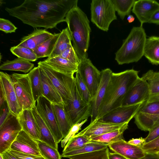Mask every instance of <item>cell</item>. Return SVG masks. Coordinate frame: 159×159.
<instances>
[{
  "label": "cell",
  "mask_w": 159,
  "mask_h": 159,
  "mask_svg": "<svg viewBox=\"0 0 159 159\" xmlns=\"http://www.w3.org/2000/svg\"><path fill=\"white\" fill-rule=\"evenodd\" d=\"M77 0H25L19 6L6 7L9 14L34 28L52 29L65 22L70 10Z\"/></svg>",
  "instance_id": "obj_1"
},
{
  "label": "cell",
  "mask_w": 159,
  "mask_h": 159,
  "mask_svg": "<svg viewBox=\"0 0 159 159\" xmlns=\"http://www.w3.org/2000/svg\"><path fill=\"white\" fill-rule=\"evenodd\" d=\"M139 77L138 71L133 69L113 72L95 120L121 107L126 94Z\"/></svg>",
  "instance_id": "obj_2"
},
{
  "label": "cell",
  "mask_w": 159,
  "mask_h": 159,
  "mask_svg": "<svg viewBox=\"0 0 159 159\" xmlns=\"http://www.w3.org/2000/svg\"><path fill=\"white\" fill-rule=\"evenodd\" d=\"M65 22L70 34L73 47L80 60L88 58L87 51L91 29L86 14L77 5L68 12Z\"/></svg>",
  "instance_id": "obj_3"
},
{
  "label": "cell",
  "mask_w": 159,
  "mask_h": 159,
  "mask_svg": "<svg viewBox=\"0 0 159 159\" xmlns=\"http://www.w3.org/2000/svg\"><path fill=\"white\" fill-rule=\"evenodd\" d=\"M146 35L143 26L134 27L120 48L115 53L119 65L137 62L143 56Z\"/></svg>",
  "instance_id": "obj_4"
},
{
  "label": "cell",
  "mask_w": 159,
  "mask_h": 159,
  "mask_svg": "<svg viewBox=\"0 0 159 159\" xmlns=\"http://www.w3.org/2000/svg\"><path fill=\"white\" fill-rule=\"evenodd\" d=\"M74 78L71 79L69 89L70 98L64 104L65 110L73 126L91 116L90 104L86 102L81 98L77 89Z\"/></svg>",
  "instance_id": "obj_5"
},
{
  "label": "cell",
  "mask_w": 159,
  "mask_h": 159,
  "mask_svg": "<svg viewBox=\"0 0 159 159\" xmlns=\"http://www.w3.org/2000/svg\"><path fill=\"white\" fill-rule=\"evenodd\" d=\"M90 10L92 22L103 31H107L111 22L117 19L111 0H92Z\"/></svg>",
  "instance_id": "obj_6"
},
{
  "label": "cell",
  "mask_w": 159,
  "mask_h": 159,
  "mask_svg": "<svg viewBox=\"0 0 159 159\" xmlns=\"http://www.w3.org/2000/svg\"><path fill=\"white\" fill-rule=\"evenodd\" d=\"M10 76L21 109H32L36 103L27 74L14 73Z\"/></svg>",
  "instance_id": "obj_7"
},
{
  "label": "cell",
  "mask_w": 159,
  "mask_h": 159,
  "mask_svg": "<svg viewBox=\"0 0 159 159\" xmlns=\"http://www.w3.org/2000/svg\"><path fill=\"white\" fill-rule=\"evenodd\" d=\"M77 72L87 87L93 100L100 84L101 71L94 66L89 58H85L80 60Z\"/></svg>",
  "instance_id": "obj_8"
},
{
  "label": "cell",
  "mask_w": 159,
  "mask_h": 159,
  "mask_svg": "<svg viewBox=\"0 0 159 159\" xmlns=\"http://www.w3.org/2000/svg\"><path fill=\"white\" fill-rule=\"evenodd\" d=\"M22 129L18 116L11 112L0 126V154L10 148Z\"/></svg>",
  "instance_id": "obj_9"
},
{
  "label": "cell",
  "mask_w": 159,
  "mask_h": 159,
  "mask_svg": "<svg viewBox=\"0 0 159 159\" xmlns=\"http://www.w3.org/2000/svg\"><path fill=\"white\" fill-rule=\"evenodd\" d=\"M37 102L36 107L38 112L58 144L63 138L57 122L52 103L43 96L40 97Z\"/></svg>",
  "instance_id": "obj_10"
},
{
  "label": "cell",
  "mask_w": 159,
  "mask_h": 159,
  "mask_svg": "<svg viewBox=\"0 0 159 159\" xmlns=\"http://www.w3.org/2000/svg\"><path fill=\"white\" fill-rule=\"evenodd\" d=\"M38 64L50 79L65 104L70 98L69 84L71 77L54 70L45 64L43 61H39Z\"/></svg>",
  "instance_id": "obj_11"
},
{
  "label": "cell",
  "mask_w": 159,
  "mask_h": 159,
  "mask_svg": "<svg viewBox=\"0 0 159 159\" xmlns=\"http://www.w3.org/2000/svg\"><path fill=\"white\" fill-rule=\"evenodd\" d=\"M143 102L134 105L120 107L96 120L117 124L129 122L138 112Z\"/></svg>",
  "instance_id": "obj_12"
},
{
  "label": "cell",
  "mask_w": 159,
  "mask_h": 159,
  "mask_svg": "<svg viewBox=\"0 0 159 159\" xmlns=\"http://www.w3.org/2000/svg\"><path fill=\"white\" fill-rule=\"evenodd\" d=\"M149 95V90L147 82L141 77L136 83L126 94L121 106L137 104L145 101Z\"/></svg>",
  "instance_id": "obj_13"
},
{
  "label": "cell",
  "mask_w": 159,
  "mask_h": 159,
  "mask_svg": "<svg viewBox=\"0 0 159 159\" xmlns=\"http://www.w3.org/2000/svg\"><path fill=\"white\" fill-rule=\"evenodd\" d=\"M9 149L29 155L42 156L36 141L22 129L12 143Z\"/></svg>",
  "instance_id": "obj_14"
},
{
  "label": "cell",
  "mask_w": 159,
  "mask_h": 159,
  "mask_svg": "<svg viewBox=\"0 0 159 159\" xmlns=\"http://www.w3.org/2000/svg\"><path fill=\"white\" fill-rule=\"evenodd\" d=\"M112 73L109 68H107L101 71V78L100 84L96 95L90 103V123L94 121L97 117L100 105L104 98L107 88Z\"/></svg>",
  "instance_id": "obj_15"
},
{
  "label": "cell",
  "mask_w": 159,
  "mask_h": 159,
  "mask_svg": "<svg viewBox=\"0 0 159 159\" xmlns=\"http://www.w3.org/2000/svg\"><path fill=\"white\" fill-rule=\"evenodd\" d=\"M159 9V3L153 0L136 1L132 9L140 23V26L149 23L152 16Z\"/></svg>",
  "instance_id": "obj_16"
},
{
  "label": "cell",
  "mask_w": 159,
  "mask_h": 159,
  "mask_svg": "<svg viewBox=\"0 0 159 159\" xmlns=\"http://www.w3.org/2000/svg\"><path fill=\"white\" fill-rule=\"evenodd\" d=\"M126 123L117 124L95 120L90 123L87 126L73 137L84 135L90 139L95 137L119 129Z\"/></svg>",
  "instance_id": "obj_17"
},
{
  "label": "cell",
  "mask_w": 159,
  "mask_h": 159,
  "mask_svg": "<svg viewBox=\"0 0 159 159\" xmlns=\"http://www.w3.org/2000/svg\"><path fill=\"white\" fill-rule=\"evenodd\" d=\"M108 146L114 152L121 155L127 159H139L146 154L140 147L131 144L124 139L110 143Z\"/></svg>",
  "instance_id": "obj_18"
},
{
  "label": "cell",
  "mask_w": 159,
  "mask_h": 159,
  "mask_svg": "<svg viewBox=\"0 0 159 159\" xmlns=\"http://www.w3.org/2000/svg\"><path fill=\"white\" fill-rule=\"evenodd\" d=\"M0 80L2 83L5 91L6 101L11 111L18 116L22 110L18 103L10 75L1 71Z\"/></svg>",
  "instance_id": "obj_19"
},
{
  "label": "cell",
  "mask_w": 159,
  "mask_h": 159,
  "mask_svg": "<svg viewBox=\"0 0 159 159\" xmlns=\"http://www.w3.org/2000/svg\"><path fill=\"white\" fill-rule=\"evenodd\" d=\"M55 71L66 76L74 78V74L77 71L78 66L60 56L48 57L43 61Z\"/></svg>",
  "instance_id": "obj_20"
},
{
  "label": "cell",
  "mask_w": 159,
  "mask_h": 159,
  "mask_svg": "<svg viewBox=\"0 0 159 159\" xmlns=\"http://www.w3.org/2000/svg\"><path fill=\"white\" fill-rule=\"evenodd\" d=\"M18 117L22 130L34 140H40L38 125L32 109L23 110Z\"/></svg>",
  "instance_id": "obj_21"
},
{
  "label": "cell",
  "mask_w": 159,
  "mask_h": 159,
  "mask_svg": "<svg viewBox=\"0 0 159 159\" xmlns=\"http://www.w3.org/2000/svg\"><path fill=\"white\" fill-rule=\"evenodd\" d=\"M53 34L45 29H37L23 37L17 45L34 50L41 44L52 37Z\"/></svg>",
  "instance_id": "obj_22"
},
{
  "label": "cell",
  "mask_w": 159,
  "mask_h": 159,
  "mask_svg": "<svg viewBox=\"0 0 159 159\" xmlns=\"http://www.w3.org/2000/svg\"><path fill=\"white\" fill-rule=\"evenodd\" d=\"M39 67L41 76L43 96L52 104L64 103L61 95L50 79L42 69Z\"/></svg>",
  "instance_id": "obj_23"
},
{
  "label": "cell",
  "mask_w": 159,
  "mask_h": 159,
  "mask_svg": "<svg viewBox=\"0 0 159 159\" xmlns=\"http://www.w3.org/2000/svg\"><path fill=\"white\" fill-rule=\"evenodd\" d=\"M32 110L38 125L40 135L39 140L58 150V144L46 124L38 112L36 105L33 107Z\"/></svg>",
  "instance_id": "obj_24"
},
{
  "label": "cell",
  "mask_w": 159,
  "mask_h": 159,
  "mask_svg": "<svg viewBox=\"0 0 159 159\" xmlns=\"http://www.w3.org/2000/svg\"><path fill=\"white\" fill-rule=\"evenodd\" d=\"M57 122L63 139L67 135L72 126L65 110L64 103L52 104Z\"/></svg>",
  "instance_id": "obj_25"
},
{
  "label": "cell",
  "mask_w": 159,
  "mask_h": 159,
  "mask_svg": "<svg viewBox=\"0 0 159 159\" xmlns=\"http://www.w3.org/2000/svg\"><path fill=\"white\" fill-rule=\"evenodd\" d=\"M143 56L152 64L159 65V37L152 36L146 39Z\"/></svg>",
  "instance_id": "obj_26"
},
{
  "label": "cell",
  "mask_w": 159,
  "mask_h": 159,
  "mask_svg": "<svg viewBox=\"0 0 159 159\" xmlns=\"http://www.w3.org/2000/svg\"><path fill=\"white\" fill-rule=\"evenodd\" d=\"M34 64L30 61L17 58L10 61L7 60L0 66V69L22 72L26 73L34 67Z\"/></svg>",
  "instance_id": "obj_27"
},
{
  "label": "cell",
  "mask_w": 159,
  "mask_h": 159,
  "mask_svg": "<svg viewBox=\"0 0 159 159\" xmlns=\"http://www.w3.org/2000/svg\"><path fill=\"white\" fill-rule=\"evenodd\" d=\"M71 41L70 34L67 27L60 33L54 48L48 58L60 56L64 51L72 46Z\"/></svg>",
  "instance_id": "obj_28"
},
{
  "label": "cell",
  "mask_w": 159,
  "mask_h": 159,
  "mask_svg": "<svg viewBox=\"0 0 159 159\" xmlns=\"http://www.w3.org/2000/svg\"><path fill=\"white\" fill-rule=\"evenodd\" d=\"M129 123H126L119 129L93 138L90 140L91 141L108 145L110 143L124 139L123 133L128 129Z\"/></svg>",
  "instance_id": "obj_29"
},
{
  "label": "cell",
  "mask_w": 159,
  "mask_h": 159,
  "mask_svg": "<svg viewBox=\"0 0 159 159\" xmlns=\"http://www.w3.org/2000/svg\"><path fill=\"white\" fill-rule=\"evenodd\" d=\"M27 75L29 78L34 101L36 103L43 96L40 70L39 67H34Z\"/></svg>",
  "instance_id": "obj_30"
},
{
  "label": "cell",
  "mask_w": 159,
  "mask_h": 159,
  "mask_svg": "<svg viewBox=\"0 0 159 159\" xmlns=\"http://www.w3.org/2000/svg\"><path fill=\"white\" fill-rule=\"evenodd\" d=\"M108 147L107 145L91 141L75 149L62 152L61 156V157L68 158L72 156L101 150Z\"/></svg>",
  "instance_id": "obj_31"
},
{
  "label": "cell",
  "mask_w": 159,
  "mask_h": 159,
  "mask_svg": "<svg viewBox=\"0 0 159 159\" xmlns=\"http://www.w3.org/2000/svg\"><path fill=\"white\" fill-rule=\"evenodd\" d=\"M60 33L54 34L47 40L41 44L34 50L38 58L48 57L52 52Z\"/></svg>",
  "instance_id": "obj_32"
},
{
  "label": "cell",
  "mask_w": 159,
  "mask_h": 159,
  "mask_svg": "<svg viewBox=\"0 0 159 159\" xmlns=\"http://www.w3.org/2000/svg\"><path fill=\"white\" fill-rule=\"evenodd\" d=\"M148 83L149 90V97L159 94V71L149 70L141 77Z\"/></svg>",
  "instance_id": "obj_33"
},
{
  "label": "cell",
  "mask_w": 159,
  "mask_h": 159,
  "mask_svg": "<svg viewBox=\"0 0 159 159\" xmlns=\"http://www.w3.org/2000/svg\"><path fill=\"white\" fill-rule=\"evenodd\" d=\"M136 1L111 0L116 11L122 20L124 19L126 16L130 15Z\"/></svg>",
  "instance_id": "obj_34"
},
{
  "label": "cell",
  "mask_w": 159,
  "mask_h": 159,
  "mask_svg": "<svg viewBox=\"0 0 159 159\" xmlns=\"http://www.w3.org/2000/svg\"><path fill=\"white\" fill-rule=\"evenodd\" d=\"M10 50L18 58L29 61H34L38 59L33 50L25 47L17 45L11 47Z\"/></svg>",
  "instance_id": "obj_35"
},
{
  "label": "cell",
  "mask_w": 159,
  "mask_h": 159,
  "mask_svg": "<svg viewBox=\"0 0 159 159\" xmlns=\"http://www.w3.org/2000/svg\"><path fill=\"white\" fill-rule=\"evenodd\" d=\"M36 140L41 155L46 159H61L58 150L39 140Z\"/></svg>",
  "instance_id": "obj_36"
},
{
  "label": "cell",
  "mask_w": 159,
  "mask_h": 159,
  "mask_svg": "<svg viewBox=\"0 0 159 159\" xmlns=\"http://www.w3.org/2000/svg\"><path fill=\"white\" fill-rule=\"evenodd\" d=\"M108 147L102 149L69 157V159H109Z\"/></svg>",
  "instance_id": "obj_37"
},
{
  "label": "cell",
  "mask_w": 159,
  "mask_h": 159,
  "mask_svg": "<svg viewBox=\"0 0 159 159\" xmlns=\"http://www.w3.org/2000/svg\"><path fill=\"white\" fill-rule=\"evenodd\" d=\"M74 80L77 89L81 98L86 102L90 104L92 99L89 89L79 74L77 72Z\"/></svg>",
  "instance_id": "obj_38"
},
{
  "label": "cell",
  "mask_w": 159,
  "mask_h": 159,
  "mask_svg": "<svg viewBox=\"0 0 159 159\" xmlns=\"http://www.w3.org/2000/svg\"><path fill=\"white\" fill-rule=\"evenodd\" d=\"M91 141L89 139L84 135L73 137L67 143L62 152L75 149Z\"/></svg>",
  "instance_id": "obj_39"
},
{
  "label": "cell",
  "mask_w": 159,
  "mask_h": 159,
  "mask_svg": "<svg viewBox=\"0 0 159 159\" xmlns=\"http://www.w3.org/2000/svg\"><path fill=\"white\" fill-rule=\"evenodd\" d=\"M138 112L149 114H159V101L148 103L144 102Z\"/></svg>",
  "instance_id": "obj_40"
},
{
  "label": "cell",
  "mask_w": 159,
  "mask_h": 159,
  "mask_svg": "<svg viewBox=\"0 0 159 159\" xmlns=\"http://www.w3.org/2000/svg\"><path fill=\"white\" fill-rule=\"evenodd\" d=\"M87 120L88 118H87L81 122L75 124L72 126L67 135L61 141V146L62 148H64L70 139L74 137L76 134L81 129L82 126Z\"/></svg>",
  "instance_id": "obj_41"
},
{
  "label": "cell",
  "mask_w": 159,
  "mask_h": 159,
  "mask_svg": "<svg viewBox=\"0 0 159 159\" xmlns=\"http://www.w3.org/2000/svg\"><path fill=\"white\" fill-rule=\"evenodd\" d=\"M59 56L77 66L80 62V59L72 45L64 51Z\"/></svg>",
  "instance_id": "obj_42"
},
{
  "label": "cell",
  "mask_w": 159,
  "mask_h": 159,
  "mask_svg": "<svg viewBox=\"0 0 159 159\" xmlns=\"http://www.w3.org/2000/svg\"><path fill=\"white\" fill-rule=\"evenodd\" d=\"M141 148L146 153H157L159 152V137L153 141L145 143Z\"/></svg>",
  "instance_id": "obj_43"
},
{
  "label": "cell",
  "mask_w": 159,
  "mask_h": 159,
  "mask_svg": "<svg viewBox=\"0 0 159 159\" xmlns=\"http://www.w3.org/2000/svg\"><path fill=\"white\" fill-rule=\"evenodd\" d=\"M17 28L8 20L0 18V30L6 33L15 32Z\"/></svg>",
  "instance_id": "obj_44"
},
{
  "label": "cell",
  "mask_w": 159,
  "mask_h": 159,
  "mask_svg": "<svg viewBox=\"0 0 159 159\" xmlns=\"http://www.w3.org/2000/svg\"><path fill=\"white\" fill-rule=\"evenodd\" d=\"M7 151L16 157L18 159H46L42 156H36L29 155L10 149H9Z\"/></svg>",
  "instance_id": "obj_45"
},
{
  "label": "cell",
  "mask_w": 159,
  "mask_h": 159,
  "mask_svg": "<svg viewBox=\"0 0 159 159\" xmlns=\"http://www.w3.org/2000/svg\"><path fill=\"white\" fill-rule=\"evenodd\" d=\"M0 126H1L7 118L11 111L6 101L0 106Z\"/></svg>",
  "instance_id": "obj_46"
},
{
  "label": "cell",
  "mask_w": 159,
  "mask_h": 159,
  "mask_svg": "<svg viewBox=\"0 0 159 159\" xmlns=\"http://www.w3.org/2000/svg\"><path fill=\"white\" fill-rule=\"evenodd\" d=\"M149 132L148 135L145 138V143L150 142L159 137V124L153 127Z\"/></svg>",
  "instance_id": "obj_47"
},
{
  "label": "cell",
  "mask_w": 159,
  "mask_h": 159,
  "mask_svg": "<svg viewBox=\"0 0 159 159\" xmlns=\"http://www.w3.org/2000/svg\"><path fill=\"white\" fill-rule=\"evenodd\" d=\"M128 142L132 145L141 147L145 143V138L140 137L139 138H133L129 140Z\"/></svg>",
  "instance_id": "obj_48"
},
{
  "label": "cell",
  "mask_w": 159,
  "mask_h": 159,
  "mask_svg": "<svg viewBox=\"0 0 159 159\" xmlns=\"http://www.w3.org/2000/svg\"><path fill=\"white\" fill-rule=\"evenodd\" d=\"M0 106L6 101L4 89L2 81L0 80Z\"/></svg>",
  "instance_id": "obj_49"
},
{
  "label": "cell",
  "mask_w": 159,
  "mask_h": 159,
  "mask_svg": "<svg viewBox=\"0 0 159 159\" xmlns=\"http://www.w3.org/2000/svg\"><path fill=\"white\" fill-rule=\"evenodd\" d=\"M149 23L159 25V9L153 14Z\"/></svg>",
  "instance_id": "obj_50"
},
{
  "label": "cell",
  "mask_w": 159,
  "mask_h": 159,
  "mask_svg": "<svg viewBox=\"0 0 159 159\" xmlns=\"http://www.w3.org/2000/svg\"><path fill=\"white\" fill-rule=\"evenodd\" d=\"M109 159H127L121 155L116 153H111L109 152Z\"/></svg>",
  "instance_id": "obj_51"
},
{
  "label": "cell",
  "mask_w": 159,
  "mask_h": 159,
  "mask_svg": "<svg viewBox=\"0 0 159 159\" xmlns=\"http://www.w3.org/2000/svg\"><path fill=\"white\" fill-rule=\"evenodd\" d=\"M139 159H159V155L157 153H146L144 157Z\"/></svg>",
  "instance_id": "obj_52"
},
{
  "label": "cell",
  "mask_w": 159,
  "mask_h": 159,
  "mask_svg": "<svg viewBox=\"0 0 159 159\" xmlns=\"http://www.w3.org/2000/svg\"><path fill=\"white\" fill-rule=\"evenodd\" d=\"M0 154L2 155L3 159H18L8 151Z\"/></svg>",
  "instance_id": "obj_53"
},
{
  "label": "cell",
  "mask_w": 159,
  "mask_h": 159,
  "mask_svg": "<svg viewBox=\"0 0 159 159\" xmlns=\"http://www.w3.org/2000/svg\"><path fill=\"white\" fill-rule=\"evenodd\" d=\"M157 101H159V94L148 97L145 102L146 103H148Z\"/></svg>",
  "instance_id": "obj_54"
},
{
  "label": "cell",
  "mask_w": 159,
  "mask_h": 159,
  "mask_svg": "<svg viewBox=\"0 0 159 159\" xmlns=\"http://www.w3.org/2000/svg\"><path fill=\"white\" fill-rule=\"evenodd\" d=\"M135 20L134 17L131 15H129L127 17V20L129 23H131L133 22Z\"/></svg>",
  "instance_id": "obj_55"
},
{
  "label": "cell",
  "mask_w": 159,
  "mask_h": 159,
  "mask_svg": "<svg viewBox=\"0 0 159 159\" xmlns=\"http://www.w3.org/2000/svg\"><path fill=\"white\" fill-rule=\"evenodd\" d=\"M0 159H3L2 156L1 154H0Z\"/></svg>",
  "instance_id": "obj_56"
},
{
  "label": "cell",
  "mask_w": 159,
  "mask_h": 159,
  "mask_svg": "<svg viewBox=\"0 0 159 159\" xmlns=\"http://www.w3.org/2000/svg\"><path fill=\"white\" fill-rule=\"evenodd\" d=\"M159 155V152L157 153Z\"/></svg>",
  "instance_id": "obj_57"
}]
</instances>
